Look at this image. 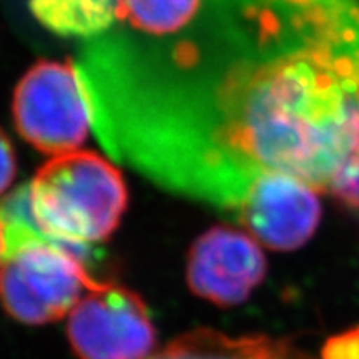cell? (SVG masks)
Instances as JSON below:
<instances>
[{
	"instance_id": "6da1fadb",
	"label": "cell",
	"mask_w": 359,
	"mask_h": 359,
	"mask_svg": "<svg viewBox=\"0 0 359 359\" xmlns=\"http://www.w3.org/2000/svg\"><path fill=\"white\" fill-rule=\"evenodd\" d=\"M299 6L291 47L217 85L208 155L226 163L233 185L278 172L331 195L359 172V4Z\"/></svg>"
},
{
	"instance_id": "7a4b0ae2",
	"label": "cell",
	"mask_w": 359,
	"mask_h": 359,
	"mask_svg": "<svg viewBox=\"0 0 359 359\" xmlns=\"http://www.w3.org/2000/svg\"><path fill=\"white\" fill-rule=\"evenodd\" d=\"M0 213L7 230V255L0 264V306L27 326L69 316L75 304L102 283L87 263L92 248L45 236L30 215L27 187L4 200Z\"/></svg>"
},
{
	"instance_id": "3957f363",
	"label": "cell",
	"mask_w": 359,
	"mask_h": 359,
	"mask_svg": "<svg viewBox=\"0 0 359 359\" xmlns=\"http://www.w3.org/2000/svg\"><path fill=\"white\" fill-rule=\"evenodd\" d=\"M27 191L35 226L52 240L80 248L110 238L128 203L120 170L88 150L53 156Z\"/></svg>"
},
{
	"instance_id": "277c9868",
	"label": "cell",
	"mask_w": 359,
	"mask_h": 359,
	"mask_svg": "<svg viewBox=\"0 0 359 359\" xmlns=\"http://www.w3.org/2000/svg\"><path fill=\"white\" fill-rule=\"evenodd\" d=\"M13 123L27 143L48 155L79 150L93 120L92 98L69 62L40 60L17 83Z\"/></svg>"
},
{
	"instance_id": "5b68a950",
	"label": "cell",
	"mask_w": 359,
	"mask_h": 359,
	"mask_svg": "<svg viewBox=\"0 0 359 359\" xmlns=\"http://www.w3.org/2000/svg\"><path fill=\"white\" fill-rule=\"evenodd\" d=\"M67 339L79 359H147L156 330L142 296L102 281L67 316Z\"/></svg>"
},
{
	"instance_id": "8992f818",
	"label": "cell",
	"mask_w": 359,
	"mask_h": 359,
	"mask_svg": "<svg viewBox=\"0 0 359 359\" xmlns=\"http://www.w3.org/2000/svg\"><path fill=\"white\" fill-rule=\"evenodd\" d=\"M243 230L263 248L299 250L321 222L320 191L291 175L258 172L248 180L233 205Z\"/></svg>"
},
{
	"instance_id": "52a82bcc",
	"label": "cell",
	"mask_w": 359,
	"mask_h": 359,
	"mask_svg": "<svg viewBox=\"0 0 359 359\" xmlns=\"http://www.w3.org/2000/svg\"><path fill=\"white\" fill-rule=\"evenodd\" d=\"M266 273L263 246L246 230L230 224H218L201 233L187 255L188 288L219 308L243 304Z\"/></svg>"
},
{
	"instance_id": "ba28073f",
	"label": "cell",
	"mask_w": 359,
	"mask_h": 359,
	"mask_svg": "<svg viewBox=\"0 0 359 359\" xmlns=\"http://www.w3.org/2000/svg\"><path fill=\"white\" fill-rule=\"evenodd\" d=\"M147 359H314L288 339L266 334L228 336L198 327L156 348Z\"/></svg>"
},
{
	"instance_id": "9c48e42d",
	"label": "cell",
	"mask_w": 359,
	"mask_h": 359,
	"mask_svg": "<svg viewBox=\"0 0 359 359\" xmlns=\"http://www.w3.org/2000/svg\"><path fill=\"white\" fill-rule=\"evenodd\" d=\"M45 29L62 37L90 39L114 24L116 0H29Z\"/></svg>"
},
{
	"instance_id": "30bf717a",
	"label": "cell",
	"mask_w": 359,
	"mask_h": 359,
	"mask_svg": "<svg viewBox=\"0 0 359 359\" xmlns=\"http://www.w3.org/2000/svg\"><path fill=\"white\" fill-rule=\"evenodd\" d=\"M201 0H116V17L151 35L178 32L198 12Z\"/></svg>"
},
{
	"instance_id": "8fae6325",
	"label": "cell",
	"mask_w": 359,
	"mask_h": 359,
	"mask_svg": "<svg viewBox=\"0 0 359 359\" xmlns=\"http://www.w3.org/2000/svg\"><path fill=\"white\" fill-rule=\"evenodd\" d=\"M321 359H359V325L330 336L321 348Z\"/></svg>"
},
{
	"instance_id": "7c38bea8",
	"label": "cell",
	"mask_w": 359,
	"mask_h": 359,
	"mask_svg": "<svg viewBox=\"0 0 359 359\" xmlns=\"http://www.w3.org/2000/svg\"><path fill=\"white\" fill-rule=\"evenodd\" d=\"M15 151H13L8 137L0 128V195L12 185L13 178H15Z\"/></svg>"
},
{
	"instance_id": "4fadbf2b",
	"label": "cell",
	"mask_w": 359,
	"mask_h": 359,
	"mask_svg": "<svg viewBox=\"0 0 359 359\" xmlns=\"http://www.w3.org/2000/svg\"><path fill=\"white\" fill-rule=\"evenodd\" d=\"M339 203L351 210H359V172L354 173L348 180H344L336 190L331 193Z\"/></svg>"
},
{
	"instance_id": "5bb4252c",
	"label": "cell",
	"mask_w": 359,
	"mask_h": 359,
	"mask_svg": "<svg viewBox=\"0 0 359 359\" xmlns=\"http://www.w3.org/2000/svg\"><path fill=\"white\" fill-rule=\"evenodd\" d=\"M6 255H7V230H6V222H4L2 213H0V264L4 263Z\"/></svg>"
}]
</instances>
